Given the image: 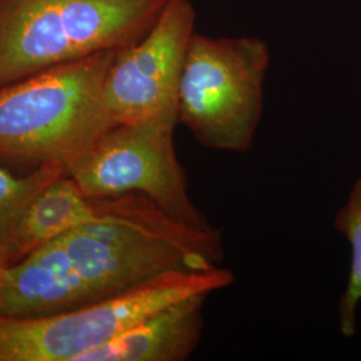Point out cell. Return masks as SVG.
<instances>
[{
  "mask_svg": "<svg viewBox=\"0 0 361 361\" xmlns=\"http://www.w3.org/2000/svg\"><path fill=\"white\" fill-rule=\"evenodd\" d=\"M200 293L159 310L110 341L85 353L79 361H185L198 347L204 332Z\"/></svg>",
  "mask_w": 361,
  "mask_h": 361,
  "instance_id": "8",
  "label": "cell"
},
{
  "mask_svg": "<svg viewBox=\"0 0 361 361\" xmlns=\"http://www.w3.org/2000/svg\"><path fill=\"white\" fill-rule=\"evenodd\" d=\"M334 225L350 245V269L338 304V322L341 334L352 337L356 332V314L361 302V177L353 183L347 202L336 214Z\"/></svg>",
  "mask_w": 361,
  "mask_h": 361,
  "instance_id": "11",
  "label": "cell"
},
{
  "mask_svg": "<svg viewBox=\"0 0 361 361\" xmlns=\"http://www.w3.org/2000/svg\"><path fill=\"white\" fill-rule=\"evenodd\" d=\"M233 283V271L221 267L174 269L75 310L28 317L0 316V361H79L157 312Z\"/></svg>",
  "mask_w": 361,
  "mask_h": 361,
  "instance_id": "4",
  "label": "cell"
},
{
  "mask_svg": "<svg viewBox=\"0 0 361 361\" xmlns=\"http://www.w3.org/2000/svg\"><path fill=\"white\" fill-rule=\"evenodd\" d=\"M63 173V164L39 165L26 174H16L0 165V262L4 267L10 265L13 232L28 204Z\"/></svg>",
  "mask_w": 361,
  "mask_h": 361,
  "instance_id": "10",
  "label": "cell"
},
{
  "mask_svg": "<svg viewBox=\"0 0 361 361\" xmlns=\"http://www.w3.org/2000/svg\"><path fill=\"white\" fill-rule=\"evenodd\" d=\"M6 268H7V267H4V265L0 262V277H1V274H3V271H4Z\"/></svg>",
  "mask_w": 361,
  "mask_h": 361,
  "instance_id": "12",
  "label": "cell"
},
{
  "mask_svg": "<svg viewBox=\"0 0 361 361\" xmlns=\"http://www.w3.org/2000/svg\"><path fill=\"white\" fill-rule=\"evenodd\" d=\"M168 0H0V89L135 43Z\"/></svg>",
  "mask_w": 361,
  "mask_h": 361,
  "instance_id": "3",
  "label": "cell"
},
{
  "mask_svg": "<svg viewBox=\"0 0 361 361\" xmlns=\"http://www.w3.org/2000/svg\"><path fill=\"white\" fill-rule=\"evenodd\" d=\"M194 20L190 0H168L142 38L116 50L102 95L114 125L155 116L178 119V87Z\"/></svg>",
  "mask_w": 361,
  "mask_h": 361,
  "instance_id": "7",
  "label": "cell"
},
{
  "mask_svg": "<svg viewBox=\"0 0 361 361\" xmlns=\"http://www.w3.org/2000/svg\"><path fill=\"white\" fill-rule=\"evenodd\" d=\"M109 200L86 195L66 170L35 195L22 214L11 240L8 267L56 237L99 219Z\"/></svg>",
  "mask_w": 361,
  "mask_h": 361,
  "instance_id": "9",
  "label": "cell"
},
{
  "mask_svg": "<svg viewBox=\"0 0 361 361\" xmlns=\"http://www.w3.org/2000/svg\"><path fill=\"white\" fill-rule=\"evenodd\" d=\"M222 258L219 229L185 225L141 194L114 197L99 219L4 269L0 316L75 310L165 271L219 267Z\"/></svg>",
  "mask_w": 361,
  "mask_h": 361,
  "instance_id": "1",
  "label": "cell"
},
{
  "mask_svg": "<svg viewBox=\"0 0 361 361\" xmlns=\"http://www.w3.org/2000/svg\"><path fill=\"white\" fill-rule=\"evenodd\" d=\"M116 50L51 67L0 89V162H70L116 126L102 95Z\"/></svg>",
  "mask_w": 361,
  "mask_h": 361,
  "instance_id": "2",
  "label": "cell"
},
{
  "mask_svg": "<svg viewBox=\"0 0 361 361\" xmlns=\"http://www.w3.org/2000/svg\"><path fill=\"white\" fill-rule=\"evenodd\" d=\"M177 123L176 116H164L116 125L66 166L67 174L89 197L141 194L171 219L212 229L189 195L188 176L174 147Z\"/></svg>",
  "mask_w": 361,
  "mask_h": 361,
  "instance_id": "6",
  "label": "cell"
},
{
  "mask_svg": "<svg viewBox=\"0 0 361 361\" xmlns=\"http://www.w3.org/2000/svg\"><path fill=\"white\" fill-rule=\"evenodd\" d=\"M271 62L258 38H209L194 32L178 87V123L207 149L252 150Z\"/></svg>",
  "mask_w": 361,
  "mask_h": 361,
  "instance_id": "5",
  "label": "cell"
}]
</instances>
